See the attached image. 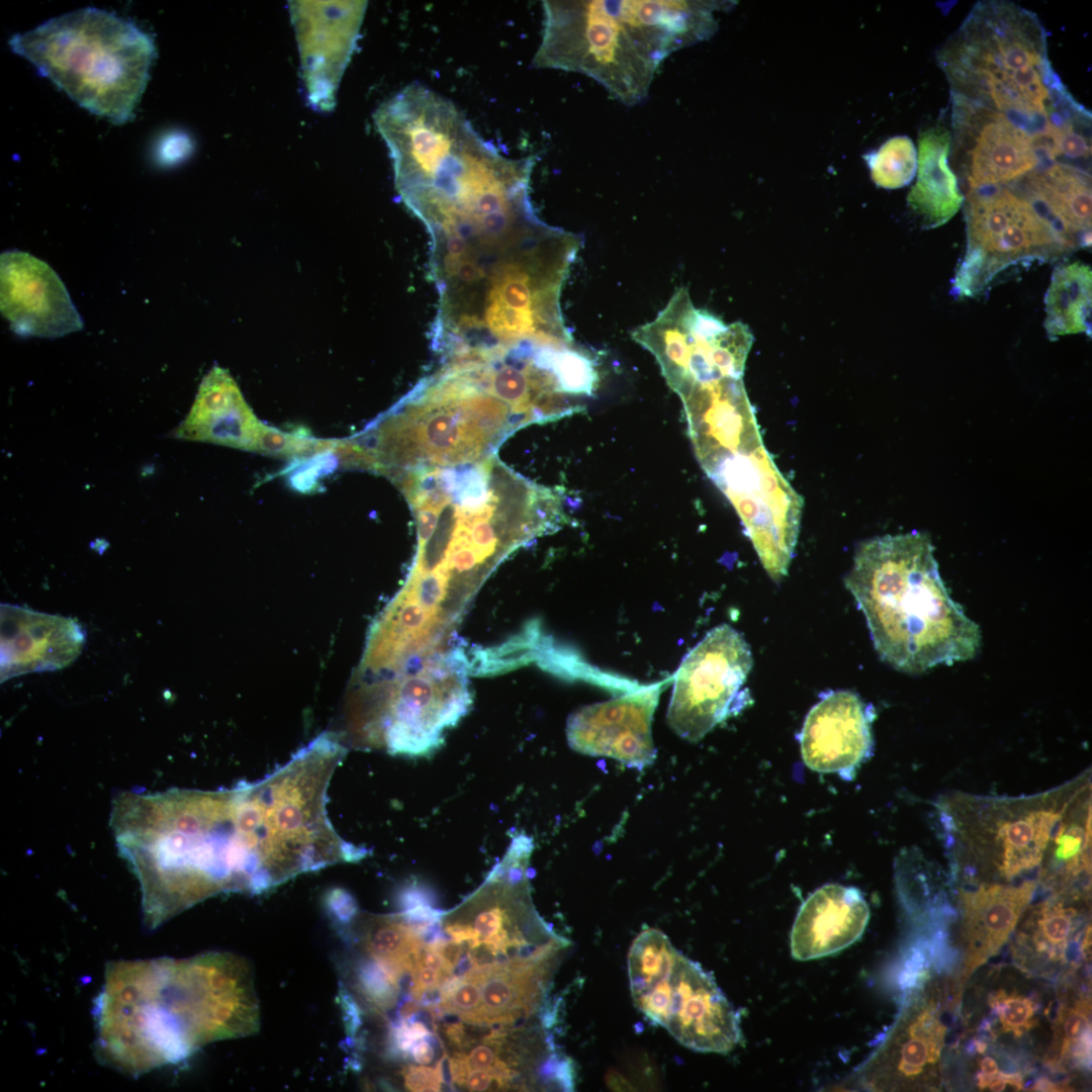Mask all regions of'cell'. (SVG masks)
<instances>
[{
	"mask_svg": "<svg viewBox=\"0 0 1092 1092\" xmlns=\"http://www.w3.org/2000/svg\"><path fill=\"white\" fill-rule=\"evenodd\" d=\"M952 127L970 189L1004 186L1040 163L1034 140L1003 115L952 107Z\"/></svg>",
	"mask_w": 1092,
	"mask_h": 1092,
	"instance_id": "18",
	"label": "cell"
},
{
	"mask_svg": "<svg viewBox=\"0 0 1092 1092\" xmlns=\"http://www.w3.org/2000/svg\"><path fill=\"white\" fill-rule=\"evenodd\" d=\"M1044 329L1051 340L1078 333L1091 335L1092 272L1073 262L1055 268L1044 297Z\"/></svg>",
	"mask_w": 1092,
	"mask_h": 1092,
	"instance_id": "27",
	"label": "cell"
},
{
	"mask_svg": "<svg viewBox=\"0 0 1092 1092\" xmlns=\"http://www.w3.org/2000/svg\"><path fill=\"white\" fill-rule=\"evenodd\" d=\"M974 1048L978 1053L983 1054L987 1049V1044L983 1040L975 1039L974 1040Z\"/></svg>",
	"mask_w": 1092,
	"mask_h": 1092,
	"instance_id": "43",
	"label": "cell"
},
{
	"mask_svg": "<svg viewBox=\"0 0 1092 1092\" xmlns=\"http://www.w3.org/2000/svg\"><path fill=\"white\" fill-rule=\"evenodd\" d=\"M404 1086L416 1092L440 1091L442 1078L438 1069L421 1066H407L403 1072Z\"/></svg>",
	"mask_w": 1092,
	"mask_h": 1092,
	"instance_id": "35",
	"label": "cell"
},
{
	"mask_svg": "<svg viewBox=\"0 0 1092 1092\" xmlns=\"http://www.w3.org/2000/svg\"><path fill=\"white\" fill-rule=\"evenodd\" d=\"M752 663L749 645L734 628L723 624L709 631L673 675L666 713L670 728L697 742L740 711L748 699L743 688Z\"/></svg>",
	"mask_w": 1092,
	"mask_h": 1092,
	"instance_id": "11",
	"label": "cell"
},
{
	"mask_svg": "<svg viewBox=\"0 0 1092 1092\" xmlns=\"http://www.w3.org/2000/svg\"><path fill=\"white\" fill-rule=\"evenodd\" d=\"M8 44L81 107L118 125L133 118L157 58L149 33L95 7L54 17Z\"/></svg>",
	"mask_w": 1092,
	"mask_h": 1092,
	"instance_id": "6",
	"label": "cell"
},
{
	"mask_svg": "<svg viewBox=\"0 0 1092 1092\" xmlns=\"http://www.w3.org/2000/svg\"><path fill=\"white\" fill-rule=\"evenodd\" d=\"M928 534L913 531L858 544L844 583L862 612L879 657L918 674L973 659L981 630L952 600Z\"/></svg>",
	"mask_w": 1092,
	"mask_h": 1092,
	"instance_id": "4",
	"label": "cell"
},
{
	"mask_svg": "<svg viewBox=\"0 0 1092 1092\" xmlns=\"http://www.w3.org/2000/svg\"><path fill=\"white\" fill-rule=\"evenodd\" d=\"M980 1073L987 1076H994L999 1072L996 1061L991 1057H985L979 1064Z\"/></svg>",
	"mask_w": 1092,
	"mask_h": 1092,
	"instance_id": "39",
	"label": "cell"
},
{
	"mask_svg": "<svg viewBox=\"0 0 1092 1092\" xmlns=\"http://www.w3.org/2000/svg\"><path fill=\"white\" fill-rule=\"evenodd\" d=\"M1090 822L1085 826L1076 822L1060 824L1055 833L1054 866L1068 877L1077 876L1088 870V845L1090 844Z\"/></svg>",
	"mask_w": 1092,
	"mask_h": 1092,
	"instance_id": "31",
	"label": "cell"
},
{
	"mask_svg": "<svg viewBox=\"0 0 1092 1092\" xmlns=\"http://www.w3.org/2000/svg\"><path fill=\"white\" fill-rule=\"evenodd\" d=\"M950 145L951 134L944 125L928 127L919 136L917 180L907 201L925 229L945 224L965 201L948 163Z\"/></svg>",
	"mask_w": 1092,
	"mask_h": 1092,
	"instance_id": "23",
	"label": "cell"
},
{
	"mask_svg": "<svg viewBox=\"0 0 1092 1092\" xmlns=\"http://www.w3.org/2000/svg\"><path fill=\"white\" fill-rule=\"evenodd\" d=\"M463 656L454 648L424 670L362 682L349 696L347 739L360 749L427 755L468 712L472 696Z\"/></svg>",
	"mask_w": 1092,
	"mask_h": 1092,
	"instance_id": "8",
	"label": "cell"
},
{
	"mask_svg": "<svg viewBox=\"0 0 1092 1092\" xmlns=\"http://www.w3.org/2000/svg\"><path fill=\"white\" fill-rule=\"evenodd\" d=\"M1063 1088H1065V1086L1058 1085V1084L1052 1082L1051 1080H1049L1046 1078H1040L1034 1083V1085L1032 1087V1090H1034V1091H1062V1090H1064Z\"/></svg>",
	"mask_w": 1092,
	"mask_h": 1092,
	"instance_id": "42",
	"label": "cell"
},
{
	"mask_svg": "<svg viewBox=\"0 0 1092 1092\" xmlns=\"http://www.w3.org/2000/svg\"><path fill=\"white\" fill-rule=\"evenodd\" d=\"M1036 883L1012 885L984 884L960 895L963 936L966 943L963 981L998 954L1029 905Z\"/></svg>",
	"mask_w": 1092,
	"mask_h": 1092,
	"instance_id": "21",
	"label": "cell"
},
{
	"mask_svg": "<svg viewBox=\"0 0 1092 1092\" xmlns=\"http://www.w3.org/2000/svg\"><path fill=\"white\" fill-rule=\"evenodd\" d=\"M633 1001L648 1019L691 1050L726 1054L741 1038L732 1005L712 977L680 952L671 969Z\"/></svg>",
	"mask_w": 1092,
	"mask_h": 1092,
	"instance_id": "12",
	"label": "cell"
},
{
	"mask_svg": "<svg viewBox=\"0 0 1092 1092\" xmlns=\"http://www.w3.org/2000/svg\"><path fill=\"white\" fill-rule=\"evenodd\" d=\"M307 100L327 111L354 53L367 1H290Z\"/></svg>",
	"mask_w": 1092,
	"mask_h": 1092,
	"instance_id": "13",
	"label": "cell"
},
{
	"mask_svg": "<svg viewBox=\"0 0 1092 1092\" xmlns=\"http://www.w3.org/2000/svg\"><path fill=\"white\" fill-rule=\"evenodd\" d=\"M1063 811L1051 805L1041 806L998 826L994 840L999 871L1006 879H1013L1040 864Z\"/></svg>",
	"mask_w": 1092,
	"mask_h": 1092,
	"instance_id": "26",
	"label": "cell"
},
{
	"mask_svg": "<svg viewBox=\"0 0 1092 1092\" xmlns=\"http://www.w3.org/2000/svg\"><path fill=\"white\" fill-rule=\"evenodd\" d=\"M901 1023L890 1045L892 1056L887 1057H891L893 1063L894 1080L901 1082L902 1087L918 1086V1083L935 1077L946 1027L931 1003L911 1008Z\"/></svg>",
	"mask_w": 1092,
	"mask_h": 1092,
	"instance_id": "24",
	"label": "cell"
},
{
	"mask_svg": "<svg viewBox=\"0 0 1092 1092\" xmlns=\"http://www.w3.org/2000/svg\"><path fill=\"white\" fill-rule=\"evenodd\" d=\"M110 825L150 928L219 893L267 890L262 806L251 783L125 792L112 801Z\"/></svg>",
	"mask_w": 1092,
	"mask_h": 1092,
	"instance_id": "1",
	"label": "cell"
},
{
	"mask_svg": "<svg viewBox=\"0 0 1092 1092\" xmlns=\"http://www.w3.org/2000/svg\"><path fill=\"white\" fill-rule=\"evenodd\" d=\"M492 1084L494 1088H505L503 1082L489 1069H471L464 1083L470 1091H485Z\"/></svg>",
	"mask_w": 1092,
	"mask_h": 1092,
	"instance_id": "36",
	"label": "cell"
},
{
	"mask_svg": "<svg viewBox=\"0 0 1092 1092\" xmlns=\"http://www.w3.org/2000/svg\"><path fill=\"white\" fill-rule=\"evenodd\" d=\"M191 149V141L187 134L168 133L157 147V159L162 165H173L187 157Z\"/></svg>",
	"mask_w": 1092,
	"mask_h": 1092,
	"instance_id": "34",
	"label": "cell"
},
{
	"mask_svg": "<svg viewBox=\"0 0 1092 1092\" xmlns=\"http://www.w3.org/2000/svg\"><path fill=\"white\" fill-rule=\"evenodd\" d=\"M95 1053L133 1077L260 1026L248 961L212 951L187 959L110 962L94 1001Z\"/></svg>",
	"mask_w": 1092,
	"mask_h": 1092,
	"instance_id": "2",
	"label": "cell"
},
{
	"mask_svg": "<svg viewBox=\"0 0 1092 1092\" xmlns=\"http://www.w3.org/2000/svg\"><path fill=\"white\" fill-rule=\"evenodd\" d=\"M869 919V905L857 888L824 885L806 899L796 916L791 953L798 961L836 953L861 937Z\"/></svg>",
	"mask_w": 1092,
	"mask_h": 1092,
	"instance_id": "20",
	"label": "cell"
},
{
	"mask_svg": "<svg viewBox=\"0 0 1092 1092\" xmlns=\"http://www.w3.org/2000/svg\"><path fill=\"white\" fill-rule=\"evenodd\" d=\"M679 397L690 438L705 472L729 455L763 445L742 378L696 383Z\"/></svg>",
	"mask_w": 1092,
	"mask_h": 1092,
	"instance_id": "16",
	"label": "cell"
},
{
	"mask_svg": "<svg viewBox=\"0 0 1092 1092\" xmlns=\"http://www.w3.org/2000/svg\"><path fill=\"white\" fill-rule=\"evenodd\" d=\"M393 452L407 471L449 466L494 455L526 419L505 399L488 369L472 361H445L400 402Z\"/></svg>",
	"mask_w": 1092,
	"mask_h": 1092,
	"instance_id": "7",
	"label": "cell"
},
{
	"mask_svg": "<svg viewBox=\"0 0 1092 1092\" xmlns=\"http://www.w3.org/2000/svg\"><path fill=\"white\" fill-rule=\"evenodd\" d=\"M1000 1074L1003 1077L1006 1085H1009L1016 1090H1021L1023 1088V1076L1020 1073H1007L1000 1071Z\"/></svg>",
	"mask_w": 1092,
	"mask_h": 1092,
	"instance_id": "41",
	"label": "cell"
},
{
	"mask_svg": "<svg viewBox=\"0 0 1092 1092\" xmlns=\"http://www.w3.org/2000/svg\"><path fill=\"white\" fill-rule=\"evenodd\" d=\"M1028 200L1075 247L1091 246V178L1087 171L1052 162L1026 178Z\"/></svg>",
	"mask_w": 1092,
	"mask_h": 1092,
	"instance_id": "22",
	"label": "cell"
},
{
	"mask_svg": "<svg viewBox=\"0 0 1092 1092\" xmlns=\"http://www.w3.org/2000/svg\"><path fill=\"white\" fill-rule=\"evenodd\" d=\"M868 162L872 179L878 186L896 189L913 179L917 167L916 150L909 138L895 136L869 155Z\"/></svg>",
	"mask_w": 1092,
	"mask_h": 1092,
	"instance_id": "29",
	"label": "cell"
},
{
	"mask_svg": "<svg viewBox=\"0 0 1092 1092\" xmlns=\"http://www.w3.org/2000/svg\"><path fill=\"white\" fill-rule=\"evenodd\" d=\"M874 711L850 691L827 693L807 714L801 754L812 770L851 780L873 750Z\"/></svg>",
	"mask_w": 1092,
	"mask_h": 1092,
	"instance_id": "17",
	"label": "cell"
},
{
	"mask_svg": "<svg viewBox=\"0 0 1092 1092\" xmlns=\"http://www.w3.org/2000/svg\"><path fill=\"white\" fill-rule=\"evenodd\" d=\"M989 1005L999 1018L1001 1030L1013 1032L1016 1037H1021L1037 1023L1034 1002L1016 992L998 990L989 997Z\"/></svg>",
	"mask_w": 1092,
	"mask_h": 1092,
	"instance_id": "32",
	"label": "cell"
},
{
	"mask_svg": "<svg viewBox=\"0 0 1092 1092\" xmlns=\"http://www.w3.org/2000/svg\"><path fill=\"white\" fill-rule=\"evenodd\" d=\"M0 288L1 313L17 335L56 339L84 328L61 278L28 253L1 254Z\"/></svg>",
	"mask_w": 1092,
	"mask_h": 1092,
	"instance_id": "15",
	"label": "cell"
},
{
	"mask_svg": "<svg viewBox=\"0 0 1092 1092\" xmlns=\"http://www.w3.org/2000/svg\"><path fill=\"white\" fill-rule=\"evenodd\" d=\"M967 197V250L952 280L960 297L981 294L1011 265L1075 248L1030 200L1005 186L970 189Z\"/></svg>",
	"mask_w": 1092,
	"mask_h": 1092,
	"instance_id": "9",
	"label": "cell"
},
{
	"mask_svg": "<svg viewBox=\"0 0 1092 1092\" xmlns=\"http://www.w3.org/2000/svg\"><path fill=\"white\" fill-rule=\"evenodd\" d=\"M952 107L1003 115L1041 151L1061 128L1088 118L1053 69L1036 15L1007 1L975 4L937 52Z\"/></svg>",
	"mask_w": 1092,
	"mask_h": 1092,
	"instance_id": "3",
	"label": "cell"
},
{
	"mask_svg": "<svg viewBox=\"0 0 1092 1092\" xmlns=\"http://www.w3.org/2000/svg\"><path fill=\"white\" fill-rule=\"evenodd\" d=\"M1090 999L1082 997L1072 1006L1060 1008L1056 1018V1033L1046 1056L1048 1066L1064 1071L1070 1064L1071 1053L1084 1032L1091 1028Z\"/></svg>",
	"mask_w": 1092,
	"mask_h": 1092,
	"instance_id": "30",
	"label": "cell"
},
{
	"mask_svg": "<svg viewBox=\"0 0 1092 1092\" xmlns=\"http://www.w3.org/2000/svg\"><path fill=\"white\" fill-rule=\"evenodd\" d=\"M722 2L673 0L543 1L535 68L586 75L619 101L648 95L670 54L711 36Z\"/></svg>",
	"mask_w": 1092,
	"mask_h": 1092,
	"instance_id": "5",
	"label": "cell"
},
{
	"mask_svg": "<svg viewBox=\"0 0 1092 1092\" xmlns=\"http://www.w3.org/2000/svg\"><path fill=\"white\" fill-rule=\"evenodd\" d=\"M677 954V949L660 930L651 928L641 932L628 954L631 995L640 994L654 985L670 970Z\"/></svg>",
	"mask_w": 1092,
	"mask_h": 1092,
	"instance_id": "28",
	"label": "cell"
},
{
	"mask_svg": "<svg viewBox=\"0 0 1092 1092\" xmlns=\"http://www.w3.org/2000/svg\"><path fill=\"white\" fill-rule=\"evenodd\" d=\"M666 682L631 687L609 701L583 706L566 723L569 746L582 754L606 756L642 770L652 764L656 749L651 724Z\"/></svg>",
	"mask_w": 1092,
	"mask_h": 1092,
	"instance_id": "14",
	"label": "cell"
},
{
	"mask_svg": "<svg viewBox=\"0 0 1092 1092\" xmlns=\"http://www.w3.org/2000/svg\"><path fill=\"white\" fill-rule=\"evenodd\" d=\"M1 681L70 665L81 653L86 634L73 619L2 604Z\"/></svg>",
	"mask_w": 1092,
	"mask_h": 1092,
	"instance_id": "19",
	"label": "cell"
},
{
	"mask_svg": "<svg viewBox=\"0 0 1092 1092\" xmlns=\"http://www.w3.org/2000/svg\"><path fill=\"white\" fill-rule=\"evenodd\" d=\"M631 337L655 357L678 396L696 383L742 378L753 343L745 324L726 325L696 308L686 287L676 289L658 315Z\"/></svg>",
	"mask_w": 1092,
	"mask_h": 1092,
	"instance_id": "10",
	"label": "cell"
},
{
	"mask_svg": "<svg viewBox=\"0 0 1092 1092\" xmlns=\"http://www.w3.org/2000/svg\"><path fill=\"white\" fill-rule=\"evenodd\" d=\"M438 1006L446 1012L459 1015L469 1023L480 1024L479 983L474 979L462 977L458 986L450 994L444 996Z\"/></svg>",
	"mask_w": 1092,
	"mask_h": 1092,
	"instance_id": "33",
	"label": "cell"
},
{
	"mask_svg": "<svg viewBox=\"0 0 1092 1092\" xmlns=\"http://www.w3.org/2000/svg\"><path fill=\"white\" fill-rule=\"evenodd\" d=\"M1081 920L1078 912L1061 900L1037 904L1021 923L1016 934L1015 957L1026 968L1065 964L1071 942H1078Z\"/></svg>",
	"mask_w": 1092,
	"mask_h": 1092,
	"instance_id": "25",
	"label": "cell"
},
{
	"mask_svg": "<svg viewBox=\"0 0 1092 1092\" xmlns=\"http://www.w3.org/2000/svg\"><path fill=\"white\" fill-rule=\"evenodd\" d=\"M411 1052L414 1060L420 1065H429L434 1061L435 1051L430 1041L418 1040Z\"/></svg>",
	"mask_w": 1092,
	"mask_h": 1092,
	"instance_id": "38",
	"label": "cell"
},
{
	"mask_svg": "<svg viewBox=\"0 0 1092 1092\" xmlns=\"http://www.w3.org/2000/svg\"><path fill=\"white\" fill-rule=\"evenodd\" d=\"M447 1036L455 1043L461 1044L464 1039V1028L460 1023H453L446 1029Z\"/></svg>",
	"mask_w": 1092,
	"mask_h": 1092,
	"instance_id": "40",
	"label": "cell"
},
{
	"mask_svg": "<svg viewBox=\"0 0 1092 1092\" xmlns=\"http://www.w3.org/2000/svg\"><path fill=\"white\" fill-rule=\"evenodd\" d=\"M495 1059L493 1049L484 1044L475 1046L466 1057L471 1069H488Z\"/></svg>",
	"mask_w": 1092,
	"mask_h": 1092,
	"instance_id": "37",
	"label": "cell"
}]
</instances>
